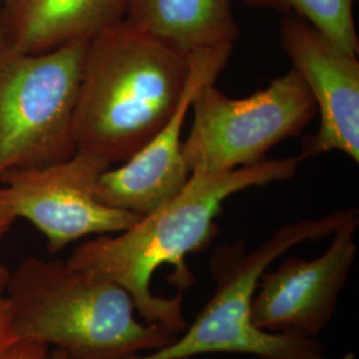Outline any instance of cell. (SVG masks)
I'll return each instance as SVG.
<instances>
[{
  "label": "cell",
  "mask_w": 359,
  "mask_h": 359,
  "mask_svg": "<svg viewBox=\"0 0 359 359\" xmlns=\"http://www.w3.org/2000/svg\"><path fill=\"white\" fill-rule=\"evenodd\" d=\"M304 160L299 154L266 158L225 173H191L185 187L167 203L116 236L104 234L81 243L67 262L126 289L145 323L176 335L184 333L188 327L184 297L154 294L151 283L156 270L173 266L172 283L189 287L193 276L185 258L217 234L216 217L222 204L236 193L293 179Z\"/></svg>",
  "instance_id": "1"
},
{
  "label": "cell",
  "mask_w": 359,
  "mask_h": 359,
  "mask_svg": "<svg viewBox=\"0 0 359 359\" xmlns=\"http://www.w3.org/2000/svg\"><path fill=\"white\" fill-rule=\"evenodd\" d=\"M192 68L193 53L126 20L90 39L74 123L76 151L111 167L128 160L173 116Z\"/></svg>",
  "instance_id": "2"
},
{
  "label": "cell",
  "mask_w": 359,
  "mask_h": 359,
  "mask_svg": "<svg viewBox=\"0 0 359 359\" xmlns=\"http://www.w3.org/2000/svg\"><path fill=\"white\" fill-rule=\"evenodd\" d=\"M4 295L16 341L53 346L65 359H132L177 337L139 321L126 289L67 261L27 258Z\"/></svg>",
  "instance_id": "3"
},
{
  "label": "cell",
  "mask_w": 359,
  "mask_h": 359,
  "mask_svg": "<svg viewBox=\"0 0 359 359\" xmlns=\"http://www.w3.org/2000/svg\"><path fill=\"white\" fill-rule=\"evenodd\" d=\"M88 43L38 55L0 44V180L76 152L74 123Z\"/></svg>",
  "instance_id": "4"
},
{
  "label": "cell",
  "mask_w": 359,
  "mask_h": 359,
  "mask_svg": "<svg viewBox=\"0 0 359 359\" xmlns=\"http://www.w3.org/2000/svg\"><path fill=\"white\" fill-rule=\"evenodd\" d=\"M193 123L182 142L191 173H225L250 167L277 144L304 132L317 115L316 103L294 68L264 90L231 99L204 83L193 97Z\"/></svg>",
  "instance_id": "5"
},
{
  "label": "cell",
  "mask_w": 359,
  "mask_h": 359,
  "mask_svg": "<svg viewBox=\"0 0 359 359\" xmlns=\"http://www.w3.org/2000/svg\"><path fill=\"white\" fill-rule=\"evenodd\" d=\"M109 168L103 158L76 151L47 167L7 173L0 180V200L16 218L31 222L56 253L90 236L126 231L140 218L96 198L97 181Z\"/></svg>",
  "instance_id": "6"
},
{
  "label": "cell",
  "mask_w": 359,
  "mask_h": 359,
  "mask_svg": "<svg viewBox=\"0 0 359 359\" xmlns=\"http://www.w3.org/2000/svg\"><path fill=\"white\" fill-rule=\"evenodd\" d=\"M358 224L357 210L334 231L322 256L289 257L261 274L250 304L257 329L316 339L329 326L355 262Z\"/></svg>",
  "instance_id": "7"
},
{
  "label": "cell",
  "mask_w": 359,
  "mask_h": 359,
  "mask_svg": "<svg viewBox=\"0 0 359 359\" xmlns=\"http://www.w3.org/2000/svg\"><path fill=\"white\" fill-rule=\"evenodd\" d=\"M280 43L320 114V128L301 156L341 152L359 164V60L306 19L285 13Z\"/></svg>",
  "instance_id": "8"
},
{
  "label": "cell",
  "mask_w": 359,
  "mask_h": 359,
  "mask_svg": "<svg viewBox=\"0 0 359 359\" xmlns=\"http://www.w3.org/2000/svg\"><path fill=\"white\" fill-rule=\"evenodd\" d=\"M233 50L222 47L193 53L192 75L177 109L139 152L100 176L95 193L102 204L142 217L185 187L191 177L182 154L185 118L196 92L206 81H216Z\"/></svg>",
  "instance_id": "9"
},
{
  "label": "cell",
  "mask_w": 359,
  "mask_h": 359,
  "mask_svg": "<svg viewBox=\"0 0 359 359\" xmlns=\"http://www.w3.org/2000/svg\"><path fill=\"white\" fill-rule=\"evenodd\" d=\"M128 0H4L3 40L38 55L90 40L126 19Z\"/></svg>",
  "instance_id": "10"
},
{
  "label": "cell",
  "mask_w": 359,
  "mask_h": 359,
  "mask_svg": "<svg viewBox=\"0 0 359 359\" xmlns=\"http://www.w3.org/2000/svg\"><path fill=\"white\" fill-rule=\"evenodd\" d=\"M124 20L187 53L234 48L240 38L231 0H128Z\"/></svg>",
  "instance_id": "11"
},
{
  "label": "cell",
  "mask_w": 359,
  "mask_h": 359,
  "mask_svg": "<svg viewBox=\"0 0 359 359\" xmlns=\"http://www.w3.org/2000/svg\"><path fill=\"white\" fill-rule=\"evenodd\" d=\"M246 7L295 13L317 27L341 50L359 55L354 0H240Z\"/></svg>",
  "instance_id": "12"
},
{
  "label": "cell",
  "mask_w": 359,
  "mask_h": 359,
  "mask_svg": "<svg viewBox=\"0 0 359 359\" xmlns=\"http://www.w3.org/2000/svg\"><path fill=\"white\" fill-rule=\"evenodd\" d=\"M50 347L35 342L16 341L0 359H48Z\"/></svg>",
  "instance_id": "13"
},
{
  "label": "cell",
  "mask_w": 359,
  "mask_h": 359,
  "mask_svg": "<svg viewBox=\"0 0 359 359\" xmlns=\"http://www.w3.org/2000/svg\"><path fill=\"white\" fill-rule=\"evenodd\" d=\"M16 342L11 325V308L6 295H0V358Z\"/></svg>",
  "instance_id": "14"
},
{
  "label": "cell",
  "mask_w": 359,
  "mask_h": 359,
  "mask_svg": "<svg viewBox=\"0 0 359 359\" xmlns=\"http://www.w3.org/2000/svg\"><path fill=\"white\" fill-rule=\"evenodd\" d=\"M16 219L18 218L13 215V210L0 200V240L11 229Z\"/></svg>",
  "instance_id": "15"
},
{
  "label": "cell",
  "mask_w": 359,
  "mask_h": 359,
  "mask_svg": "<svg viewBox=\"0 0 359 359\" xmlns=\"http://www.w3.org/2000/svg\"><path fill=\"white\" fill-rule=\"evenodd\" d=\"M10 273L11 271L0 262V295H4V293H6V287H7V283H8V278H10Z\"/></svg>",
  "instance_id": "16"
},
{
  "label": "cell",
  "mask_w": 359,
  "mask_h": 359,
  "mask_svg": "<svg viewBox=\"0 0 359 359\" xmlns=\"http://www.w3.org/2000/svg\"><path fill=\"white\" fill-rule=\"evenodd\" d=\"M48 359H65V355L60 353V351H57V350H53L51 354L48 355Z\"/></svg>",
  "instance_id": "17"
},
{
  "label": "cell",
  "mask_w": 359,
  "mask_h": 359,
  "mask_svg": "<svg viewBox=\"0 0 359 359\" xmlns=\"http://www.w3.org/2000/svg\"><path fill=\"white\" fill-rule=\"evenodd\" d=\"M3 4H4V0H0V44L4 43V40H3V31H1V8H3Z\"/></svg>",
  "instance_id": "18"
},
{
  "label": "cell",
  "mask_w": 359,
  "mask_h": 359,
  "mask_svg": "<svg viewBox=\"0 0 359 359\" xmlns=\"http://www.w3.org/2000/svg\"><path fill=\"white\" fill-rule=\"evenodd\" d=\"M339 359H358L357 358V355L355 354H353V353H350V354H346L345 357H342V358Z\"/></svg>",
  "instance_id": "19"
}]
</instances>
